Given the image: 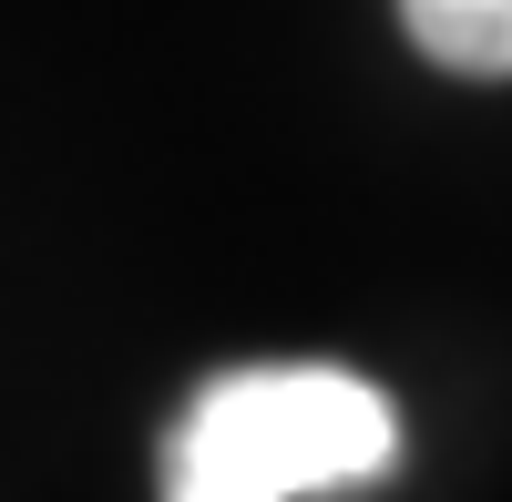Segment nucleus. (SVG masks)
Masks as SVG:
<instances>
[{
  "label": "nucleus",
  "mask_w": 512,
  "mask_h": 502,
  "mask_svg": "<svg viewBox=\"0 0 512 502\" xmlns=\"http://www.w3.org/2000/svg\"><path fill=\"white\" fill-rule=\"evenodd\" d=\"M400 462V410L359 369L328 359H277V369H226L185 400L164 441V502H308V492H359Z\"/></svg>",
  "instance_id": "nucleus-1"
},
{
  "label": "nucleus",
  "mask_w": 512,
  "mask_h": 502,
  "mask_svg": "<svg viewBox=\"0 0 512 502\" xmlns=\"http://www.w3.org/2000/svg\"><path fill=\"white\" fill-rule=\"evenodd\" d=\"M400 21L441 72H482V82L512 72V0H400Z\"/></svg>",
  "instance_id": "nucleus-2"
}]
</instances>
